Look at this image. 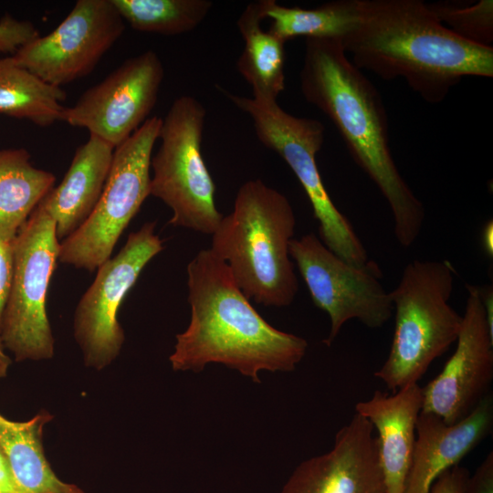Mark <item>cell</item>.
I'll use <instances>...</instances> for the list:
<instances>
[{
  "label": "cell",
  "mask_w": 493,
  "mask_h": 493,
  "mask_svg": "<svg viewBox=\"0 0 493 493\" xmlns=\"http://www.w3.org/2000/svg\"><path fill=\"white\" fill-rule=\"evenodd\" d=\"M341 44L360 70L402 78L429 103L464 77H493V47L459 37L419 0H361L360 21Z\"/></svg>",
  "instance_id": "6da1fadb"
},
{
  "label": "cell",
  "mask_w": 493,
  "mask_h": 493,
  "mask_svg": "<svg viewBox=\"0 0 493 493\" xmlns=\"http://www.w3.org/2000/svg\"><path fill=\"white\" fill-rule=\"evenodd\" d=\"M191 320L176 335L169 360L174 371L199 372L221 363L260 383L258 372H292L307 341L267 323L236 284L226 263L210 249L199 251L187 268Z\"/></svg>",
  "instance_id": "7a4b0ae2"
},
{
  "label": "cell",
  "mask_w": 493,
  "mask_h": 493,
  "mask_svg": "<svg viewBox=\"0 0 493 493\" xmlns=\"http://www.w3.org/2000/svg\"><path fill=\"white\" fill-rule=\"evenodd\" d=\"M299 79L305 100L330 119L357 165L389 204L399 244L411 246L421 232L425 208L393 161L380 93L338 39L307 38Z\"/></svg>",
  "instance_id": "3957f363"
},
{
  "label": "cell",
  "mask_w": 493,
  "mask_h": 493,
  "mask_svg": "<svg viewBox=\"0 0 493 493\" xmlns=\"http://www.w3.org/2000/svg\"><path fill=\"white\" fill-rule=\"evenodd\" d=\"M296 218L288 199L260 179L243 184L233 211L223 216L209 248L226 263L247 299L289 306L299 290L289 256Z\"/></svg>",
  "instance_id": "277c9868"
},
{
  "label": "cell",
  "mask_w": 493,
  "mask_h": 493,
  "mask_svg": "<svg viewBox=\"0 0 493 493\" xmlns=\"http://www.w3.org/2000/svg\"><path fill=\"white\" fill-rule=\"evenodd\" d=\"M454 268L447 260H414L390 292L395 326L390 352L374 376L388 389L414 383L457 339L462 316L449 304Z\"/></svg>",
  "instance_id": "5b68a950"
},
{
  "label": "cell",
  "mask_w": 493,
  "mask_h": 493,
  "mask_svg": "<svg viewBox=\"0 0 493 493\" xmlns=\"http://www.w3.org/2000/svg\"><path fill=\"white\" fill-rule=\"evenodd\" d=\"M205 116L194 97L173 100L162 119L161 143L151 159L150 195L172 210V226L213 235L224 215L215 206V185L201 151Z\"/></svg>",
  "instance_id": "8992f818"
},
{
  "label": "cell",
  "mask_w": 493,
  "mask_h": 493,
  "mask_svg": "<svg viewBox=\"0 0 493 493\" xmlns=\"http://www.w3.org/2000/svg\"><path fill=\"white\" fill-rule=\"evenodd\" d=\"M225 93L251 118L259 142L277 152L297 176L319 222L320 241L347 263L365 265L367 252L349 220L332 203L317 166L316 153L324 142V125L315 119L293 116L277 101L264 103Z\"/></svg>",
  "instance_id": "52a82bcc"
},
{
  "label": "cell",
  "mask_w": 493,
  "mask_h": 493,
  "mask_svg": "<svg viewBox=\"0 0 493 493\" xmlns=\"http://www.w3.org/2000/svg\"><path fill=\"white\" fill-rule=\"evenodd\" d=\"M162 118H148L114 150L100 198L87 221L60 242L58 260L93 272L110 258L131 220L150 195L152 152Z\"/></svg>",
  "instance_id": "ba28073f"
},
{
  "label": "cell",
  "mask_w": 493,
  "mask_h": 493,
  "mask_svg": "<svg viewBox=\"0 0 493 493\" xmlns=\"http://www.w3.org/2000/svg\"><path fill=\"white\" fill-rule=\"evenodd\" d=\"M59 245L55 222L38 205L13 239V279L0 340L17 362L47 360L54 355L46 302Z\"/></svg>",
  "instance_id": "9c48e42d"
},
{
  "label": "cell",
  "mask_w": 493,
  "mask_h": 493,
  "mask_svg": "<svg viewBox=\"0 0 493 493\" xmlns=\"http://www.w3.org/2000/svg\"><path fill=\"white\" fill-rule=\"evenodd\" d=\"M289 256L296 262L316 307L330 320V346L350 320L365 326L383 327L393 311L390 292L382 284L383 272L376 262L351 265L330 251L313 233L289 243Z\"/></svg>",
  "instance_id": "30bf717a"
},
{
  "label": "cell",
  "mask_w": 493,
  "mask_h": 493,
  "mask_svg": "<svg viewBox=\"0 0 493 493\" xmlns=\"http://www.w3.org/2000/svg\"><path fill=\"white\" fill-rule=\"evenodd\" d=\"M155 222L145 223L112 258L98 267L74 314V337L86 366L101 370L120 354L124 331L118 321L121 304L145 266L163 249Z\"/></svg>",
  "instance_id": "8fae6325"
},
{
  "label": "cell",
  "mask_w": 493,
  "mask_h": 493,
  "mask_svg": "<svg viewBox=\"0 0 493 493\" xmlns=\"http://www.w3.org/2000/svg\"><path fill=\"white\" fill-rule=\"evenodd\" d=\"M124 29L111 0H78L53 31L23 46L12 58L47 84L61 88L90 74Z\"/></svg>",
  "instance_id": "7c38bea8"
},
{
  "label": "cell",
  "mask_w": 493,
  "mask_h": 493,
  "mask_svg": "<svg viewBox=\"0 0 493 493\" xmlns=\"http://www.w3.org/2000/svg\"><path fill=\"white\" fill-rule=\"evenodd\" d=\"M163 76L162 60L154 51L131 57L66 107L62 121L86 129L116 148L148 119Z\"/></svg>",
  "instance_id": "4fadbf2b"
},
{
  "label": "cell",
  "mask_w": 493,
  "mask_h": 493,
  "mask_svg": "<svg viewBox=\"0 0 493 493\" xmlns=\"http://www.w3.org/2000/svg\"><path fill=\"white\" fill-rule=\"evenodd\" d=\"M468 292L456 347L441 372L422 387V413L455 424L467 416L489 394L493 380V334L490 332L480 288Z\"/></svg>",
  "instance_id": "5bb4252c"
},
{
  "label": "cell",
  "mask_w": 493,
  "mask_h": 493,
  "mask_svg": "<svg viewBox=\"0 0 493 493\" xmlns=\"http://www.w3.org/2000/svg\"><path fill=\"white\" fill-rule=\"evenodd\" d=\"M280 493H384L378 441L367 418L355 414L332 448L302 461Z\"/></svg>",
  "instance_id": "9a60e30c"
},
{
  "label": "cell",
  "mask_w": 493,
  "mask_h": 493,
  "mask_svg": "<svg viewBox=\"0 0 493 493\" xmlns=\"http://www.w3.org/2000/svg\"><path fill=\"white\" fill-rule=\"evenodd\" d=\"M493 398L488 394L465 418L446 424L440 416L420 413L411 466L404 493H429L434 481L492 431Z\"/></svg>",
  "instance_id": "2e32d148"
},
{
  "label": "cell",
  "mask_w": 493,
  "mask_h": 493,
  "mask_svg": "<svg viewBox=\"0 0 493 493\" xmlns=\"http://www.w3.org/2000/svg\"><path fill=\"white\" fill-rule=\"evenodd\" d=\"M422 402V387L414 383L392 395L375 391L370 399L355 405L356 414L367 418L377 430L384 493H404Z\"/></svg>",
  "instance_id": "e0dca14e"
},
{
  "label": "cell",
  "mask_w": 493,
  "mask_h": 493,
  "mask_svg": "<svg viewBox=\"0 0 493 493\" xmlns=\"http://www.w3.org/2000/svg\"><path fill=\"white\" fill-rule=\"evenodd\" d=\"M115 148L89 134L75 152L61 183L38 204L55 222L58 240L77 231L89 217L102 194Z\"/></svg>",
  "instance_id": "ac0fdd59"
},
{
  "label": "cell",
  "mask_w": 493,
  "mask_h": 493,
  "mask_svg": "<svg viewBox=\"0 0 493 493\" xmlns=\"http://www.w3.org/2000/svg\"><path fill=\"white\" fill-rule=\"evenodd\" d=\"M52 418L45 410L24 422L9 420L0 414V449L18 493H86L60 480L45 456L43 429Z\"/></svg>",
  "instance_id": "d6986e66"
},
{
  "label": "cell",
  "mask_w": 493,
  "mask_h": 493,
  "mask_svg": "<svg viewBox=\"0 0 493 493\" xmlns=\"http://www.w3.org/2000/svg\"><path fill=\"white\" fill-rule=\"evenodd\" d=\"M259 2L246 5L237 20L244 49L236 67L252 89L253 99L267 103L277 101L285 89V41L264 30Z\"/></svg>",
  "instance_id": "ffe728a7"
},
{
  "label": "cell",
  "mask_w": 493,
  "mask_h": 493,
  "mask_svg": "<svg viewBox=\"0 0 493 493\" xmlns=\"http://www.w3.org/2000/svg\"><path fill=\"white\" fill-rule=\"evenodd\" d=\"M25 148L0 150V236L13 239L54 187L55 175L35 167Z\"/></svg>",
  "instance_id": "44dd1931"
},
{
  "label": "cell",
  "mask_w": 493,
  "mask_h": 493,
  "mask_svg": "<svg viewBox=\"0 0 493 493\" xmlns=\"http://www.w3.org/2000/svg\"><path fill=\"white\" fill-rule=\"evenodd\" d=\"M66 93L0 55V114L45 128L62 121Z\"/></svg>",
  "instance_id": "7402d4cb"
},
{
  "label": "cell",
  "mask_w": 493,
  "mask_h": 493,
  "mask_svg": "<svg viewBox=\"0 0 493 493\" xmlns=\"http://www.w3.org/2000/svg\"><path fill=\"white\" fill-rule=\"evenodd\" d=\"M263 18H269V31L285 42L295 37L341 40L358 25L361 0H337L316 8L287 7L275 0H260Z\"/></svg>",
  "instance_id": "603a6c76"
},
{
  "label": "cell",
  "mask_w": 493,
  "mask_h": 493,
  "mask_svg": "<svg viewBox=\"0 0 493 493\" xmlns=\"http://www.w3.org/2000/svg\"><path fill=\"white\" fill-rule=\"evenodd\" d=\"M124 22L147 33L175 36L196 28L210 12L209 0H111Z\"/></svg>",
  "instance_id": "cb8c5ba5"
},
{
  "label": "cell",
  "mask_w": 493,
  "mask_h": 493,
  "mask_svg": "<svg viewBox=\"0 0 493 493\" xmlns=\"http://www.w3.org/2000/svg\"><path fill=\"white\" fill-rule=\"evenodd\" d=\"M426 5L438 21L459 37L480 46L492 47V0H480L473 5L455 2Z\"/></svg>",
  "instance_id": "d4e9b609"
},
{
  "label": "cell",
  "mask_w": 493,
  "mask_h": 493,
  "mask_svg": "<svg viewBox=\"0 0 493 493\" xmlns=\"http://www.w3.org/2000/svg\"><path fill=\"white\" fill-rule=\"evenodd\" d=\"M40 34L33 23L9 15L0 19V55L13 56Z\"/></svg>",
  "instance_id": "484cf974"
},
{
  "label": "cell",
  "mask_w": 493,
  "mask_h": 493,
  "mask_svg": "<svg viewBox=\"0 0 493 493\" xmlns=\"http://www.w3.org/2000/svg\"><path fill=\"white\" fill-rule=\"evenodd\" d=\"M13 239L0 236V330L3 313L6 305L13 279Z\"/></svg>",
  "instance_id": "4316f807"
},
{
  "label": "cell",
  "mask_w": 493,
  "mask_h": 493,
  "mask_svg": "<svg viewBox=\"0 0 493 493\" xmlns=\"http://www.w3.org/2000/svg\"><path fill=\"white\" fill-rule=\"evenodd\" d=\"M469 471L456 465L444 471L432 484L429 493H463L469 478Z\"/></svg>",
  "instance_id": "83f0119b"
},
{
  "label": "cell",
  "mask_w": 493,
  "mask_h": 493,
  "mask_svg": "<svg viewBox=\"0 0 493 493\" xmlns=\"http://www.w3.org/2000/svg\"><path fill=\"white\" fill-rule=\"evenodd\" d=\"M463 493H493V453L489 452L469 476Z\"/></svg>",
  "instance_id": "f1b7e54d"
},
{
  "label": "cell",
  "mask_w": 493,
  "mask_h": 493,
  "mask_svg": "<svg viewBox=\"0 0 493 493\" xmlns=\"http://www.w3.org/2000/svg\"><path fill=\"white\" fill-rule=\"evenodd\" d=\"M0 493H18L9 466L0 449Z\"/></svg>",
  "instance_id": "f546056e"
},
{
  "label": "cell",
  "mask_w": 493,
  "mask_h": 493,
  "mask_svg": "<svg viewBox=\"0 0 493 493\" xmlns=\"http://www.w3.org/2000/svg\"><path fill=\"white\" fill-rule=\"evenodd\" d=\"M481 298L485 309L487 323L490 332L493 334V291L492 287L480 288Z\"/></svg>",
  "instance_id": "4dcf8cb0"
},
{
  "label": "cell",
  "mask_w": 493,
  "mask_h": 493,
  "mask_svg": "<svg viewBox=\"0 0 493 493\" xmlns=\"http://www.w3.org/2000/svg\"><path fill=\"white\" fill-rule=\"evenodd\" d=\"M493 225L492 221L488 222L482 233V240H483V246L487 252V254L489 256H492L493 254Z\"/></svg>",
  "instance_id": "1f68e13d"
},
{
  "label": "cell",
  "mask_w": 493,
  "mask_h": 493,
  "mask_svg": "<svg viewBox=\"0 0 493 493\" xmlns=\"http://www.w3.org/2000/svg\"><path fill=\"white\" fill-rule=\"evenodd\" d=\"M10 364L11 359L5 353V348L0 340V379L6 376Z\"/></svg>",
  "instance_id": "d6a6232c"
}]
</instances>
